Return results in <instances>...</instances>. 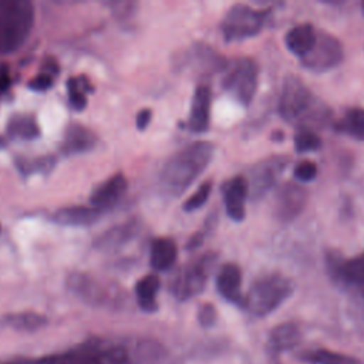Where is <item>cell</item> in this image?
Returning <instances> with one entry per match:
<instances>
[{
  "label": "cell",
  "instance_id": "6da1fadb",
  "mask_svg": "<svg viewBox=\"0 0 364 364\" xmlns=\"http://www.w3.org/2000/svg\"><path fill=\"white\" fill-rule=\"evenodd\" d=\"M279 114L286 122L297 125L299 129L323 127L330 119V109L296 75H287L283 81Z\"/></svg>",
  "mask_w": 364,
  "mask_h": 364
},
{
  "label": "cell",
  "instance_id": "7a4b0ae2",
  "mask_svg": "<svg viewBox=\"0 0 364 364\" xmlns=\"http://www.w3.org/2000/svg\"><path fill=\"white\" fill-rule=\"evenodd\" d=\"M215 145L209 141H196L176 152L162 168L159 183L172 195H182L208 168L213 158Z\"/></svg>",
  "mask_w": 364,
  "mask_h": 364
},
{
  "label": "cell",
  "instance_id": "3957f363",
  "mask_svg": "<svg viewBox=\"0 0 364 364\" xmlns=\"http://www.w3.org/2000/svg\"><path fill=\"white\" fill-rule=\"evenodd\" d=\"M0 364H132V360L124 346L105 340H92L67 351L38 358H17Z\"/></svg>",
  "mask_w": 364,
  "mask_h": 364
},
{
  "label": "cell",
  "instance_id": "277c9868",
  "mask_svg": "<svg viewBox=\"0 0 364 364\" xmlns=\"http://www.w3.org/2000/svg\"><path fill=\"white\" fill-rule=\"evenodd\" d=\"M34 24V7L28 0H0V54L18 50Z\"/></svg>",
  "mask_w": 364,
  "mask_h": 364
},
{
  "label": "cell",
  "instance_id": "5b68a950",
  "mask_svg": "<svg viewBox=\"0 0 364 364\" xmlns=\"http://www.w3.org/2000/svg\"><path fill=\"white\" fill-rule=\"evenodd\" d=\"M293 283L280 273H269L253 282L245 296V309L256 317H264L277 310L291 294Z\"/></svg>",
  "mask_w": 364,
  "mask_h": 364
},
{
  "label": "cell",
  "instance_id": "8992f818",
  "mask_svg": "<svg viewBox=\"0 0 364 364\" xmlns=\"http://www.w3.org/2000/svg\"><path fill=\"white\" fill-rule=\"evenodd\" d=\"M272 9H253L247 4H233L225 13L220 31L226 43L242 41L257 36L266 26Z\"/></svg>",
  "mask_w": 364,
  "mask_h": 364
},
{
  "label": "cell",
  "instance_id": "52a82bcc",
  "mask_svg": "<svg viewBox=\"0 0 364 364\" xmlns=\"http://www.w3.org/2000/svg\"><path fill=\"white\" fill-rule=\"evenodd\" d=\"M68 290L82 301L98 307H119L125 300L121 287L102 283L88 273L74 272L67 277Z\"/></svg>",
  "mask_w": 364,
  "mask_h": 364
},
{
  "label": "cell",
  "instance_id": "ba28073f",
  "mask_svg": "<svg viewBox=\"0 0 364 364\" xmlns=\"http://www.w3.org/2000/svg\"><path fill=\"white\" fill-rule=\"evenodd\" d=\"M259 84V65L250 57H239L228 64L222 88L240 105L247 107L255 98Z\"/></svg>",
  "mask_w": 364,
  "mask_h": 364
},
{
  "label": "cell",
  "instance_id": "9c48e42d",
  "mask_svg": "<svg viewBox=\"0 0 364 364\" xmlns=\"http://www.w3.org/2000/svg\"><path fill=\"white\" fill-rule=\"evenodd\" d=\"M218 262V253L209 252L202 255L191 264L181 267L171 280L169 290L172 296L181 301L199 294L208 282L210 272Z\"/></svg>",
  "mask_w": 364,
  "mask_h": 364
},
{
  "label": "cell",
  "instance_id": "30bf717a",
  "mask_svg": "<svg viewBox=\"0 0 364 364\" xmlns=\"http://www.w3.org/2000/svg\"><path fill=\"white\" fill-rule=\"evenodd\" d=\"M344 58L341 41L330 33L318 31L314 48L300 60L301 65L311 73H326L336 68Z\"/></svg>",
  "mask_w": 364,
  "mask_h": 364
},
{
  "label": "cell",
  "instance_id": "8fae6325",
  "mask_svg": "<svg viewBox=\"0 0 364 364\" xmlns=\"http://www.w3.org/2000/svg\"><path fill=\"white\" fill-rule=\"evenodd\" d=\"M287 162L286 156H272L255 164L249 171V196L253 200L263 198L274 186Z\"/></svg>",
  "mask_w": 364,
  "mask_h": 364
},
{
  "label": "cell",
  "instance_id": "7c38bea8",
  "mask_svg": "<svg viewBox=\"0 0 364 364\" xmlns=\"http://www.w3.org/2000/svg\"><path fill=\"white\" fill-rule=\"evenodd\" d=\"M306 203L307 191L300 185L287 182L277 191L274 202V216L280 222L289 223L303 212Z\"/></svg>",
  "mask_w": 364,
  "mask_h": 364
},
{
  "label": "cell",
  "instance_id": "4fadbf2b",
  "mask_svg": "<svg viewBox=\"0 0 364 364\" xmlns=\"http://www.w3.org/2000/svg\"><path fill=\"white\" fill-rule=\"evenodd\" d=\"M327 264L334 279L346 286L357 287L364 293V252L351 259L328 255Z\"/></svg>",
  "mask_w": 364,
  "mask_h": 364
},
{
  "label": "cell",
  "instance_id": "5bb4252c",
  "mask_svg": "<svg viewBox=\"0 0 364 364\" xmlns=\"http://www.w3.org/2000/svg\"><path fill=\"white\" fill-rule=\"evenodd\" d=\"M222 196L228 216L235 222H242L246 216V199L249 196V182L237 175L226 181L222 186Z\"/></svg>",
  "mask_w": 364,
  "mask_h": 364
},
{
  "label": "cell",
  "instance_id": "9a60e30c",
  "mask_svg": "<svg viewBox=\"0 0 364 364\" xmlns=\"http://www.w3.org/2000/svg\"><path fill=\"white\" fill-rule=\"evenodd\" d=\"M141 223L136 219L125 220L119 225H115L94 239V247L102 252L117 250L127 243H129L139 233Z\"/></svg>",
  "mask_w": 364,
  "mask_h": 364
},
{
  "label": "cell",
  "instance_id": "2e32d148",
  "mask_svg": "<svg viewBox=\"0 0 364 364\" xmlns=\"http://www.w3.org/2000/svg\"><path fill=\"white\" fill-rule=\"evenodd\" d=\"M127 188H128V181L125 175L121 172H117L92 191L90 196V202L94 208L104 212L105 209L114 206L124 196V193L127 192Z\"/></svg>",
  "mask_w": 364,
  "mask_h": 364
},
{
  "label": "cell",
  "instance_id": "e0dca14e",
  "mask_svg": "<svg viewBox=\"0 0 364 364\" xmlns=\"http://www.w3.org/2000/svg\"><path fill=\"white\" fill-rule=\"evenodd\" d=\"M242 270L236 263H225L216 276V289L219 294L240 307H245V296L242 294Z\"/></svg>",
  "mask_w": 364,
  "mask_h": 364
},
{
  "label": "cell",
  "instance_id": "ac0fdd59",
  "mask_svg": "<svg viewBox=\"0 0 364 364\" xmlns=\"http://www.w3.org/2000/svg\"><path fill=\"white\" fill-rule=\"evenodd\" d=\"M97 144V135L81 124H70L64 129L60 151L67 155H78L91 151Z\"/></svg>",
  "mask_w": 364,
  "mask_h": 364
},
{
  "label": "cell",
  "instance_id": "d6986e66",
  "mask_svg": "<svg viewBox=\"0 0 364 364\" xmlns=\"http://www.w3.org/2000/svg\"><path fill=\"white\" fill-rule=\"evenodd\" d=\"M210 101H212L210 88L205 84L198 85L192 97L191 114L188 119V127L192 132L200 134L208 131L209 121H210Z\"/></svg>",
  "mask_w": 364,
  "mask_h": 364
},
{
  "label": "cell",
  "instance_id": "ffe728a7",
  "mask_svg": "<svg viewBox=\"0 0 364 364\" xmlns=\"http://www.w3.org/2000/svg\"><path fill=\"white\" fill-rule=\"evenodd\" d=\"M318 31L310 24L303 23L291 27L284 36L286 48L300 60L304 58L316 46Z\"/></svg>",
  "mask_w": 364,
  "mask_h": 364
},
{
  "label": "cell",
  "instance_id": "44dd1931",
  "mask_svg": "<svg viewBox=\"0 0 364 364\" xmlns=\"http://www.w3.org/2000/svg\"><path fill=\"white\" fill-rule=\"evenodd\" d=\"M188 60L192 61L195 70L200 74H213L219 70H226L229 64L223 55L208 44H195L188 53Z\"/></svg>",
  "mask_w": 364,
  "mask_h": 364
},
{
  "label": "cell",
  "instance_id": "7402d4cb",
  "mask_svg": "<svg viewBox=\"0 0 364 364\" xmlns=\"http://www.w3.org/2000/svg\"><path fill=\"white\" fill-rule=\"evenodd\" d=\"M301 341V330L300 327L293 321H284L277 326H274L267 337L269 348L274 353H283L289 351L294 347H297Z\"/></svg>",
  "mask_w": 364,
  "mask_h": 364
},
{
  "label": "cell",
  "instance_id": "603a6c76",
  "mask_svg": "<svg viewBox=\"0 0 364 364\" xmlns=\"http://www.w3.org/2000/svg\"><path fill=\"white\" fill-rule=\"evenodd\" d=\"M102 216V210L94 206H67L53 213V220L63 226H88Z\"/></svg>",
  "mask_w": 364,
  "mask_h": 364
},
{
  "label": "cell",
  "instance_id": "cb8c5ba5",
  "mask_svg": "<svg viewBox=\"0 0 364 364\" xmlns=\"http://www.w3.org/2000/svg\"><path fill=\"white\" fill-rule=\"evenodd\" d=\"M161 287L159 276L155 273L145 274L135 284V297L141 310L146 313H154L158 310L156 294Z\"/></svg>",
  "mask_w": 364,
  "mask_h": 364
},
{
  "label": "cell",
  "instance_id": "d4e9b609",
  "mask_svg": "<svg viewBox=\"0 0 364 364\" xmlns=\"http://www.w3.org/2000/svg\"><path fill=\"white\" fill-rule=\"evenodd\" d=\"M176 256H178V249L172 239L158 237L152 242L149 262L155 270L164 272L171 269L176 260Z\"/></svg>",
  "mask_w": 364,
  "mask_h": 364
},
{
  "label": "cell",
  "instance_id": "484cf974",
  "mask_svg": "<svg viewBox=\"0 0 364 364\" xmlns=\"http://www.w3.org/2000/svg\"><path fill=\"white\" fill-rule=\"evenodd\" d=\"M7 135L11 138L31 141L40 135V127L31 114H13L6 125Z\"/></svg>",
  "mask_w": 364,
  "mask_h": 364
},
{
  "label": "cell",
  "instance_id": "4316f807",
  "mask_svg": "<svg viewBox=\"0 0 364 364\" xmlns=\"http://www.w3.org/2000/svg\"><path fill=\"white\" fill-rule=\"evenodd\" d=\"M47 317L36 311L9 313L0 317V326L17 331H36L47 324Z\"/></svg>",
  "mask_w": 364,
  "mask_h": 364
},
{
  "label": "cell",
  "instance_id": "83f0119b",
  "mask_svg": "<svg viewBox=\"0 0 364 364\" xmlns=\"http://www.w3.org/2000/svg\"><path fill=\"white\" fill-rule=\"evenodd\" d=\"M299 358L310 364H361L357 357L327 348L301 351L299 353Z\"/></svg>",
  "mask_w": 364,
  "mask_h": 364
},
{
  "label": "cell",
  "instance_id": "f1b7e54d",
  "mask_svg": "<svg viewBox=\"0 0 364 364\" xmlns=\"http://www.w3.org/2000/svg\"><path fill=\"white\" fill-rule=\"evenodd\" d=\"M334 128L337 132H343L354 139L364 141V108H348L343 118L334 124Z\"/></svg>",
  "mask_w": 364,
  "mask_h": 364
},
{
  "label": "cell",
  "instance_id": "f546056e",
  "mask_svg": "<svg viewBox=\"0 0 364 364\" xmlns=\"http://www.w3.org/2000/svg\"><path fill=\"white\" fill-rule=\"evenodd\" d=\"M14 164L20 173L23 175H33V173H47L53 171L55 165V156L53 155H44L37 158H24V156H16Z\"/></svg>",
  "mask_w": 364,
  "mask_h": 364
},
{
  "label": "cell",
  "instance_id": "4dcf8cb0",
  "mask_svg": "<svg viewBox=\"0 0 364 364\" xmlns=\"http://www.w3.org/2000/svg\"><path fill=\"white\" fill-rule=\"evenodd\" d=\"M68 100L74 109L81 111L87 107V92L92 91L88 80L85 77H70L67 81Z\"/></svg>",
  "mask_w": 364,
  "mask_h": 364
},
{
  "label": "cell",
  "instance_id": "1f68e13d",
  "mask_svg": "<svg viewBox=\"0 0 364 364\" xmlns=\"http://www.w3.org/2000/svg\"><path fill=\"white\" fill-rule=\"evenodd\" d=\"M294 149L299 154L314 152L321 148V138L313 129H299L294 134Z\"/></svg>",
  "mask_w": 364,
  "mask_h": 364
},
{
  "label": "cell",
  "instance_id": "d6a6232c",
  "mask_svg": "<svg viewBox=\"0 0 364 364\" xmlns=\"http://www.w3.org/2000/svg\"><path fill=\"white\" fill-rule=\"evenodd\" d=\"M210 192H212V182H210V181L203 182V183L183 202V206H182L183 210H185V212H193V210L202 208V206L208 202V199H209V196H210Z\"/></svg>",
  "mask_w": 364,
  "mask_h": 364
},
{
  "label": "cell",
  "instance_id": "836d02e7",
  "mask_svg": "<svg viewBox=\"0 0 364 364\" xmlns=\"http://www.w3.org/2000/svg\"><path fill=\"white\" fill-rule=\"evenodd\" d=\"M216 216H218V215H215V213L209 215L208 219H206V222H205L203 229L195 232V233L188 239V243H186V249H188V250H195V249H198V247H200V246L203 245L206 235H208V233L215 228V225H216Z\"/></svg>",
  "mask_w": 364,
  "mask_h": 364
},
{
  "label": "cell",
  "instance_id": "e575fe53",
  "mask_svg": "<svg viewBox=\"0 0 364 364\" xmlns=\"http://www.w3.org/2000/svg\"><path fill=\"white\" fill-rule=\"evenodd\" d=\"M318 168L313 161H300L293 171V175L300 182H310L317 178Z\"/></svg>",
  "mask_w": 364,
  "mask_h": 364
},
{
  "label": "cell",
  "instance_id": "d590c367",
  "mask_svg": "<svg viewBox=\"0 0 364 364\" xmlns=\"http://www.w3.org/2000/svg\"><path fill=\"white\" fill-rule=\"evenodd\" d=\"M218 320V311L212 303H203L198 309V321L203 328L212 327Z\"/></svg>",
  "mask_w": 364,
  "mask_h": 364
},
{
  "label": "cell",
  "instance_id": "8d00e7d4",
  "mask_svg": "<svg viewBox=\"0 0 364 364\" xmlns=\"http://www.w3.org/2000/svg\"><path fill=\"white\" fill-rule=\"evenodd\" d=\"M53 85V75L48 73H41L36 75L30 82L28 88L33 91H46Z\"/></svg>",
  "mask_w": 364,
  "mask_h": 364
},
{
  "label": "cell",
  "instance_id": "74e56055",
  "mask_svg": "<svg viewBox=\"0 0 364 364\" xmlns=\"http://www.w3.org/2000/svg\"><path fill=\"white\" fill-rule=\"evenodd\" d=\"M151 119H152V111H151L149 108H142V109L138 112L136 119H135L136 128H138L139 131H144V129L149 125Z\"/></svg>",
  "mask_w": 364,
  "mask_h": 364
},
{
  "label": "cell",
  "instance_id": "f35d334b",
  "mask_svg": "<svg viewBox=\"0 0 364 364\" xmlns=\"http://www.w3.org/2000/svg\"><path fill=\"white\" fill-rule=\"evenodd\" d=\"M11 85V77H10V71L9 67L6 64L0 65V92L7 91Z\"/></svg>",
  "mask_w": 364,
  "mask_h": 364
},
{
  "label": "cell",
  "instance_id": "ab89813d",
  "mask_svg": "<svg viewBox=\"0 0 364 364\" xmlns=\"http://www.w3.org/2000/svg\"><path fill=\"white\" fill-rule=\"evenodd\" d=\"M273 135H276V136H273L274 141H282V139H283V132H280V131L273 132Z\"/></svg>",
  "mask_w": 364,
  "mask_h": 364
},
{
  "label": "cell",
  "instance_id": "60d3db41",
  "mask_svg": "<svg viewBox=\"0 0 364 364\" xmlns=\"http://www.w3.org/2000/svg\"><path fill=\"white\" fill-rule=\"evenodd\" d=\"M361 9H363V13H364V1L361 3Z\"/></svg>",
  "mask_w": 364,
  "mask_h": 364
},
{
  "label": "cell",
  "instance_id": "b9f144b4",
  "mask_svg": "<svg viewBox=\"0 0 364 364\" xmlns=\"http://www.w3.org/2000/svg\"><path fill=\"white\" fill-rule=\"evenodd\" d=\"M0 230H1V225H0Z\"/></svg>",
  "mask_w": 364,
  "mask_h": 364
}]
</instances>
